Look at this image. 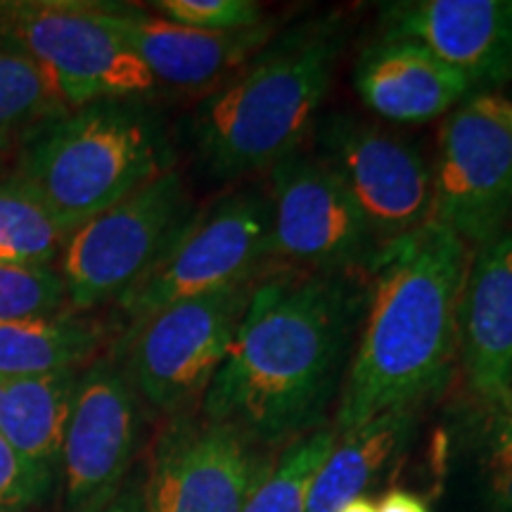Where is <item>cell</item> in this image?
I'll return each instance as SVG.
<instances>
[{
    "label": "cell",
    "instance_id": "cell-17",
    "mask_svg": "<svg viewBox=\"0 0 512 512\" xmlns=\"http://www.w3.org/2000/svg\"><path fill=\"white\" fill-rule=\"evenodd\" d=\"M354 83L370 112L399 124L432 121L475 95L463 74L427 48L401 38H380L363 50Z\"/></svg>",
    "mask_w": 512,
    "mask_h": 512
},
{
    "label": "cell",
    "instance_id": "cell-25",
    "mask_svg": "<svg viewBox=\"0 0 512 512\" xmlns=\"http://www.w3.org/2000/svg\"><path fill=\"white\" fill-rule=\"evenodd\" d=\"M67 311L62 275L55 266L0 264V323L55 316Z\"/></svg>",
    "mask_w": 512,
    "mask_h": 512
},
{
    "label": "cell",
    "instance_id": "cell-22",
    "mask_svg": "<svg viewBox=\"0 0 512 512\" xmlns=\"http://www.w3.org/2000/svg\"><path fill=\"white\" fill-rule=\"evenodd\" d=\"M72 112L57 76L10 43L0 41V147Z\"/></svg>",
    "mask_w": 512,
    "mask_h": 512
},
{
    "label": "cell",
    "instance_id": "cell-1",
    "mask_svg": "<svg viewBox=\"0 0 512 512\" xmlns=\"http://www.w3.org/2000/svg\"><path fill=\"white\" fill-rule=\"evenodd\" d=\"M363 306L366 290L356 275L266 268L200 413L264 451L325 427Z\"/></svg>",
    "mask_w": 512,
    "mask_h": 512
},
{
    "label": "cell",
    "instance_id": "cell-16",
    "mask_svg": "<svg viewBox=\"0 0 512 512\" xmlns=\"http://www.w3.org/2000/svg\"><path fill=\"white\" fill-rule=\"evenodd\" d=\"M458 363L472 394L512 387V230L472 249L458 309Z\"/></svg>",
    "mask_w": 512,
    "mask_h": 512
},
{
    "label": "cell",
    "instance_id": "cell-18",
    "mask_svg": "<svg viewBox=\"0 0 512 512\" xmlns=\"http://www.w3.org/2000/svg\"><path fill=\"white\" fill-rule=\"evenodd\" d=\"M415 408H394L339 432L313 479L306 512H337L363 496L396 463L415 432Z\"/></svg>",
    "mask_w": 512,
    "mask_h": 512
},
{
    "label": "cell",
    "instance_id": "cell-13",
    "mask_svg": "<svg viewBox=\"0 0 512 512\" xmlns=\"http://www.w3.org/2000/svg\"><path fill=\"white\" fill-rule=\"evenodd\" d=\"M271 458L226 422L174 415L143 477L147 512H242Z\"/></svg>",
    "mask_w": 512,
    "mask_h": 512
},
{
    "label": "cell",
    "instance_id": "cell-31",
    "mask_svg": "<svg viewBox=\"0 0 512 512\" xmlns=\"http://www.w3.org/2000/svg\"><path fill=\"white\" fill-rule=\"evenodd\" d=\"M15 3H17V0H12V3H5V0H0V41H5V34H8L12 12H15Z\"/></svg>",
    "mask_w": 512,
    "mask_h": 512
},
{
    "label": "cell",
    "instance_id": "cell-4",
    "mask_svg": "<svg viewBox=\"0 0 512 512\" xmlns=\"http://www.w3.org/2000/svg\"><path fill=\"white\" fill-rule=\"evenodd\" d=\"M164 121L145 98L76 107L22 143L15 174L41 197L64 233L176 169Z\"/></svg>",
    "mask_w": 512,
    "mask_h": 512
},
{
    "label": "cell",
    "instance_id": "cell-26",
    "mask_svg": "<svg viewBox=\"0 0 512 512\" xmlns=\"http://www.w3.org/2000/svg\"><path fill=\"white\" fill-rule=\"evenodd\" d=\"M159 17L204 31H245L264 24V8L252 0H159Z\"/></svg>",
    "mask_w": 512,
    "mask_h": 512
},
{
    "label": "cell",
    "instance_id": "cell-19",
    "mask_svg": "<svg viewBox=\"0 0 512 512\" xmlns=\"http://www.w3.org/2000/svg\"><path fill=\"white\" fill-rule=\"evenodd\" d=\"M79 370L50 375L0 377V434L22 456L57 472L72 415Z\"/></svg>",
    "mask_w": 512,
    "mask_h": 512
},
{
    "label": "cell",
    "instance_id": "cell-29",
    "mask_svg": "<svg viewBox=\"0 0 512 512\" xmlns=\"http://www.w3.org/2000/svg\"><path fill=\"white\" fill-rule=\"evenodd\" d=\"M377 512H430L427 503L420 496L411 494V491L392 489L382 496Z\"/></svg>",
    "mask_w": 512,
    "mask_h": 512
},
{
    "label": "cell",
    "instance_id": "cell-21",
    "mask_svg": "<svg viewBox=\"0 0 512 512\" xmlns=\"http://www.w3.org/2000/svg\"><path fill=\"white\" fill-rule=\"evenodd\" d=\"M458 427L479 501L489 512H512V387L472 394Z\"/></svg>",
    "mask_w": 512,
    "mask_h": 512
},
{
    "label": "cell",
    "instance_id": "cell-12",
    "mask_svg": "<svg viewBox=\"0 0 512 512\" xmlns=\"http://www.w3.org/2000/svg\"><path fill=\"white\" fill-rule=\"evenodd\" d=\"M140 396L117 356L81 368L64 434L60 484L64 512H102L131 479L143 432Z\"/></svg>",
    "mask_w": 512,
    "mask_h": 512
},
{
    "label": "cell",
    "instance_id": "cell-3",
    "mask_svg": "<svg viewBox=\"0 0 512 512\" xmlns=\"http://www.w3.org/2000/svg\"><path fill=\"white\" fill-rule=\"evenodd\" d=\"M344 34L339 15L287 29L204 95L190 128L211 176L271 171L299 150L330 91Z\"/></svg>",
    "mask_w": 512,
    "mask_h": 512
},
{
    "label": "cell",
    "instance_id": "cell-23",
    "mask_svg": "<svg viewBox=\"0 0 512 512\" xmlns=\"http://www.w3.org/2000/svg\"><path fill=\"white\" fill-rule=\"evenodd\" d=\"M69 233L15 171L0 176V264L48 268L62 259Z\"/></svg>",
    "mask_w": 512,
    "mask_h": 512
},
{
    "label": "cell",
    "instance_id": "cell-8",
    "mask_svg": "<svg viewBox=\"0 0 512 512\" xmlns=\"http://www.w3.org/2000/svg\"><path fill=\"white\" fill-rule=\"evenodd\" d=\"M432 219L475 249L512 221V126L508 100L475 93L448 114L432 169Z\"/></svg>",
    "mask_w": 512,
    "mask_h": 512
},
{
    "label": "cell",
    "instance_id": "cell-10",
    "mask_svg": "<svg viewBox=\"0 0 512 512\" xmlns=\"http://www.w3.org/2000/svg\"><path fill=\"white\" fill-rule=\"evenodd\" d=\"M316 147L380 247L432 219V166L411 140L351 114H330L318 124Z\"/></svg>",
    "mask_w": 512,
    "mask_h": 512
},
{
    "label": "cell",
    "instance_id": "cell-27",
    "mask_svg": "<svg viewBox=\"0 0 512 512\" xmlns=\"http://www.w3.org/2000/svg\"><path fill=\"white\" fill-rule=\"evenodd\" d=\"M57 472L22 456L0 434V510H24L41 505L53 494Z\"/></svg>",
    "mask_w": 512,
    "mask_h": 512
},
{
    "label": "cell",
    "instance_id": "cell-2",
    "mask_svg": "<svg viewBox=\"0 0 512 512\" xmlns=\"http://www.w3.org/2000/svg\"><path fill=\"white\" fill-rule=\"evenodd\" d=\"M472 249L425 226L389 242L370 266L366 320L337 403V432L439 394L458 363V309Z\"/></svg>",
    "mask_w": 512,
    "mask_h": 512
},
{
    "label": "cell",
    "instance_id": "cell-15",
    "mask_svg": "<svg viewBox=\"0 0 512 512\" xmlns=\"http://www.w3.org/2000/svg\"><path fill=\"white\" fill-rule=\"evenodd\" d=\"M100 8L155 81L176 91L211 93L273 38L268 22L245 31H204L128 5L100 3Z\"/></svg>",
    "mask_w": 512,
    "mask_h": 512
},
{
    "label": "cell",
    "instance_id": "cell-33",
    "mask_svg": "<svg viewBox=\"0 0 512 512\" xmlns=\"http://www.w3.org/2000/svg\"><path fill=\"white\" fill-rule=\"evenodd\" d=\"M0 512H22V510H0Z\"/></svg>",
    "mask_w": 512,
    "mask_h": 512
},
{
    "label": "cell",
    "instance_id": "cell-28",
    "mask_svg": "<svg viewBox=\"0 0 512 512\" xmlns=\"http://www.w3.org/2000/svg\"><path fill=\"white\" fill-rule=\"evenodd\" d=\"M102 512H147L143 477H131L124 484V489L114 496V501Z\"/></svg>",
    "mask_w": 512,
    "mask_h": 512
},
{
    "label": "cell",
    "instance_id": "cell-11",
    "mask_svg": "<svg viewBox=\"0 0 512 512\" xmlns=\"http://www.w3.org/2000/svg\"><path fill=\"white\" fill-rule=\"evenodd\" d=\"M273 259L313 273L368 275L380 245L335 174L297 150L271 169Z\"/></svg>",
    "mask_w": 512,
    "mask_h": 512
},
{
    "label": "cell",
    "instance_id": "cell-14",
    "mask_svg": "<svg viewBox=\"0 0 512 512\" xmlns=\"http://www.w3.org/2000/svg\"><path fill=\"white\" fill-rule=\"evenodd\" d=\"M382 38L413 41L463 74L475 93L512 81V0L382 5Z\"/></svg>",
    "mask_w": 512,
    "mask_h": 512
},
{
    "label": "cell",
    "instance_id": "cell-7",
    "mask_svg": "<svg viewBox=\"0 0 512 512\" xmlns=\"http://www.w3.org/2000/svg\"><path fill=\"white\" fill-rule=\"evenodd\" d=\"M190 200L176 169L152 178L69 235L60 259L67 311L117 304L190 219Z\"/></svg>",
    "mask_w": 512,
    "mask_h": 512
},
{
    "label": "cell",
    "instance_id": "cell-6",
    "mask_svg": "<svg viewBox=\"0 0 512 512\" xmlns=\"http://www.w3.org/2000/svg\"><path fill=\"white\" fill-rule=\"evenodd\" d=\"M271 204L259 190H235L190 214L162 256L119 299L128 328L164 306L249 283L271 266Z\"/></svg>",
    "mask_w": 512,
    "mask_h": 512
},
{
    "label": "cell",
    "instance_id": "cell-9",
    "mask_svg": "<svg viewBox=\"0 0 512 512\" xmlns=\"http://www.w3.org/2000/svg\"><path fill=\"white\" fill-rule=\"evenodd\" d=\"M5 43L48 67L72 110L107 98H147L157 88L143 60L107 24L100 3L22 0Z\"/></svg>",
    "mask_w": 512,
    "mask_h": 512
},
{
    "label": "cell",
    "instance_id": "cell-20",
    "mask_svg": "<svg viewBox=\"0 0 512 512\" xmlns=\"http://www.w3.org/2000/svg\"><path fill=\"white\" fill-rule=\"evenodd\" d=\"M107 335L98 318L74 311L0 323V377L79 370L98 358Z\"/></svg>",
    "mask_w": 512,
    "mask_h": 512
},
{
    "label": "cell",
    "instance_id": "cell-24",
    "mask_svg": "<svg viewBox=\"0 0 512 512\" xmlns=\"http://www.w3.org/2000/svg\"><path fill=\"white\" fill-rule=\"evenodd\" d=\"M337 439V427L325 425L280 448L254 484L242 512H306L313 479Z\"/></svg>",
    "mask_w": 512,
    "mask_h": 512
},
{
    "label": "cell",
    "instance_id": "cell-32",
    "mask_svg": "<svg viewBox=\"0 0 512 512\" xmlns=\"http://www.w3.org/2000/svg\"><path fill=\"white\" fill-rule=\"evenodd\" d=\"M508 119H510V126H512V102H508Z\"/></svg>",
    "mask_w": 512,
    "mask_h": 512
},
{
    "label": "cell",
    "instance_id": "cell-30",
    "mask_svg": "<svg viewBox=\"0 0 512 512\" xmlns=\"http://www.w3.org/2000/svg\"><path fill=\"white\" fill-rule=\"evenodd\" d=\"M337 512H377V503L370 501L368 496H358V498H354V501L347 503L342 510H337Z\"/></svg>",
    "mask_w": 512,
    "mask_h": 512
},
{
    "label": "cell",
    "instance_id": "cell-5",
    "mask_svg": "<svg viewBox=\"0 0 512 512\" xmlns=\"http://www.w3.org/2000/svg\"><path fill=\"white\" fill-rule=\"evenodd\" d=\"M254 283L181 299L126 328L114 356L140 401L166 418L202 403L245 318Z\"/></svg>",
    "mask_w": 512,
    "mask_h": 512
}]
</instances>
